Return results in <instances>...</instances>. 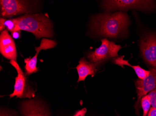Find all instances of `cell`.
Returning <instances> with one entry per match:
<instances>
[{
  "instance_id": "obj_1",
  "label": "cell",
  "mask_w": 156,
  "mask_h": 116,
  "mask_svg": "<svg viewBox=\"0 0 156 116\" xmlns=\"http://www.w3.org/2000/svg\"><path fill=\"white\" fill-rule=\"evenodd\" d=\"M129 23V17L126 13L100 14L92 17L91 28L96 35L109 38H120L127 35Z\"/></svg>"
},
{
  "instance_id": "obj_2",
  "label": "cell",
  "mask_w": 156,
  "mask_h": 116,
  "mask_svg": "<svg viewBox=\"0 0 156 116\" xmlns=\"http://www.w3.org/2000/svg\"><path fill=\"white\" fill-rule=\"evenodd\" d=\"M17 20L15 31L24 30L30 32L37 39L53 37L52 23L45 14H27L17 17Z\"/></svg>"
},
{
  "instance_id": "obj_3",
  "label": "cell",
  "mask_w": 156,
  "mask_h": 116,
  "mask_svg": "<svg viewBox=\"0 0 156 116\" xmlns=\"http://www.w3.org/2000/svg\"><path fill=\"white\" fill-rule=\"evenodd\" d=\"M102 6L107 11L116 10L121 11L133 9L151 11L156 8V2L154 1L146 0H111L102 2Z\"/></svg>"
},
{
  "instance_id": "obj_4",
  "label": "cell",
  "mask_w": 156,
  "mask_h": 116,
  "mask_svg": "<svg viewBox=\"0 0 156 116\" xmlns=\"http://www.w3.org/2000/svg\"><path fill=\"white\" fill-rule=\"evenodd\" d=\"M33 2L23 0H1V15L9 18L22 14L32 13L35 5Z\"/></svg>"
},
{
  "instance_id": "obj_5",
  "label": "cell",
  "mask_w": 156,
  "mask_h": 116,
  "mask_svg": "<svg viewBox=\"0 0 156 116\" xmlns=\"http://www.w3.org/2000/svg\"><path fill=\"white\" fill-rule=\"evenodd\" d=\"M10 64L16 70L17 76L16 77L14 91L9 95L10 98L16 96L17 98H31L35 97V91L28 82L26 75L21 69L19 65L15 60L10 61Z\"/></svg>"
},
{
  "instance_id": "obj_6",
  "label": "cell",
  "mask_w": 156,
  "mask_h": 116,
  "mask_svg": "<svg viewBox=\"0 0 156 116\" xmlns=\"http://www.w3.org/2000/svg\"><path fill=\"white\" fill-rule=\"evenodd\" d=\"M101 41L100 47L87 54V58L91 62L99 64L111 58L118 56L121 46L106 39H102Z\"/></svg>"
},
{
  "instance_id": "obj_7",
  "label": "cell",
  "mask_w": 156,
  "mask_h": 116,
  "mask_svg": "<svg viewBox=\"0 0 156 116\" xmlns=\"http://www.w3.org/2000/svg\"><path fill=\"white\" fill-rule=\"evenodd\" d=\"M141 55L144 61L156 67V34L151 33L144 36L140 42Z\"/></svg>"
},
{
  "instance_id": "obj_8",
  "label": "cell",
  "mask_w": 156,
  "mask_h": 116,
  "mask_svg": "<svg viewBox=\"0 0 156 116\" xmlns=\"http://www.w3.org/2000/svg\"><path fill=\"white\" fill-rule=\"evenodd\" d=\"M150 74L144 79H138L135 81L137 100L136 106L138 108L143 97L156 88V67L150 69Z\"/></svg>"
},
{
  "instance_id": "obj_9",
  "label": "cell",
  "mask_w": 156,
  "mask_h": 116,
  "mask_svg": "<svg viewBox=\"0 0 156 116\" xmlns=\"http://www.w3.org/2000/svg\"><path fill=\"white\" fill-rule=\"evenodd\" d=\"M57 42L53 40L43 38L41 41L40 46L38 47H35V50L36 51V55L32 58L30 57L24 60L25 66L24 67L26 75H29L31 74L35 73L38 71V68L37 67V56L39 52L42 50L49 49L56 47Z\"/></svg>"
},
{
  "instance_id": "obj_10",
  "label": "cell",
  "mask_w": 156,
  "mask_h": 116,
  "mask_svg": "<svg viewBox=\"0 0 156 116\" xmlns=\"http://www.w3.org/2000/svg\"><path fill=\"white\" fill-rule=\"evenodd\" d=\"M0 52L5 58L16 61L17 52L15 43L7 30L2 31L0 35Z\"/></svg>"
},
{
  "instance_id": "obj_11",
  "label": "cell",
  "mask_w": 156,
  "mask_h": 116,
  "mask_svg": "<svg viewBox=\"0 0 156 116\" xmlns=\"http://www.w3.org/2000/svg\"><path fill=\"white\" fill-rule=\"evenodd\" d=\"M21 110L23 116H50L44 105L37 99L23 101Z\"/></svg>"
},
{
  "instance_id": "obj_12",
  "label": "cell",
  "mask_w": 156,
  "mask_h": 116,
  "mask_svg": "<svg viewBox=\"0 0 156 116\" xmlns=\"http://www.w3.org/2000/svg\"><path fill=\"white\" fill-rule=\"evenodd\" d=\"M97 64L88 62L85 58H81L76 68L79 78L77 82L84 81L88 76L93 77L97 71Z\"/></svg>"
},
{
  "instance_id": "obj_13",
  "label": "cell",
  "mask_w": 156,
  "mask_h": 116,
  "mask_svg": "<svg viewBox=\"0 0 156 116\" xmlns=\"http://www.w3.org/2000/svg\"><path fill=\"white\" fill-rule=\"evenodd\" d=\"M124 56L118 57L115 58L113 60V63L117 65L118 66H121L122 68H124V66H129L131 67L134 69L136 72V75L139 79H144L147 78L150 74V71L146 70L143 68L138 66H132L129 62L128 61L124 60Z\"/></svg>"
},
{
  "instance_id": "obj_14",
  "label": "cell",
  "mask_w": 156,
  "mask_h": 116,
  "mask_svg": "<svg viewBox=\"0 0 156 116\" xmlns=\"http://www.w3.org/2000/svg\"><path fill=\"white\" fill-rule=\"evenodd\" d=\"M17 18L7 20L1 17L0 19V31L2 32L6 28L7 30L11 33L14 32L17 24Z\"/></svg>"
},
{
  "instance_id": "obj_15",
  "label": "cell",
  "mask_w": 156,
  "mask_h": 116,
  "mask_svg": "<svg viewBox=\"0 0 156 116\" xmlns=\"http://www.w3.org/2000/svg\"><path fill=\"white\" fill-rule=\"evenodd\" d=\"M141 104L143 111V116H147L148 112L150 109L151 106L150 98L148 95V94H147L142 98L141 100Z\"/></svg>"
},
{
  "instance_id": "obj_16",
  "label": "cell",
  "mask_w": 156,
  "mask_h": 116,
  "mask_svg": "<svg viewBox=\"0 0 156 116\" xmlns=\"http://www.w3.org/2000/svg\"><path fill=\"white\" fill-rule=\"evenodd\" d=\"M148 95L150 98L151 106L156 108V88L150 91L148 94Z\"/></svg>"
},
{
  "instance_id": "obj_17",
  "label": "cell",
  "mask_w": 156,
  "mask_h": 116,
  "mask_svg": "<svg viewBox=\"0 0 156 116\" xmlns=\"http://www.w3.org/2000/svg\"><path fill=\"white\" fill-rule=\"evenodd\" d=\"M86 112V108H83L82 109L76 112L73 116H85Z\"/></svg>"
},
{
  "instance_id": "obj_18",
  "label": "cell",
  "mask_w": 156,
  "mask_h": 116,
  "mask_svg": "<svg viewBox=\"0 0 156 116\" xmlns=\"http://www.w3.org/2000/svg\"><path fill=\"white\" fill-rule=\"evenodd\" d=\"M12 37L14 39H19L21 37V31H15L11 33Z\"/></svg>"
},
{
  "instance_id": "obj_19",
  "label": "cell",
  "mask_w": 156,
  "mask_h": 116,
  "mask_svg": "<svg viewBox=\"0 0 156 116\" xmlns=\"http://www.w3.org/2000/svg\"><path fill=\"white\" fill-rule=\"evenodd\" d=\"M148 116H156V108L151 107L148 112Z\"/></svg>"
},
{
  "instance_id": "obj_20",
  "label": "cell",
  "mask_w": 156,
  "mask_h": 116,
  "mask_svg": "<svg viewBox=\"0 0 156 116\" xmlns=\"http://www.w3.org/2000/svg\"><path fill=\"white\" fill-rule=\"evenodd\" d=\"M0 116H13L9 111L4 110H2L1 111Z\"/></svg>"
}]
</instances>
